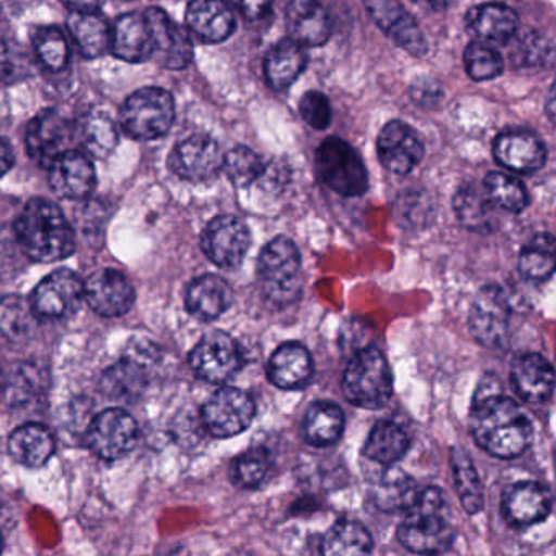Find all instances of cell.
Returning <instances> with one entry per match:
<instances>
[{
	"mask_svg": "<svg viewBox=\"0 0 556 556\" xmlns=\"http://www.w3.org/2000/svg\"><path fill=\"white\" fill-rule=\"evenodd\" d=\"M470 431L475 442L497 458L519 457L533 438L529 416L514 400L503 395L494 376L483 377L475 392Z\"/></svg>",
	"mask_w": 556,
	"mask_h": 556,
	"instance_id": "1",
	"label": "cell"
},
{
	"mask_svg": "<svg viewBox=\"0 0 556 556\" xmlns=\"http://www.w3.org/2000/svg\"><path fill=\"white\" fill-rule=\"evenodd\" d=\"M15 237L25 256L37 263L60 262L76 250V236L63 211L43 198L28 201L15 220Z\"/></svg>",
	"mask_w": 556,
	"mask_h": 556,
	"instance_id": "2",
	"label": "cell"
},
{
	"mask_svg": "<svg viewBox=\"0 0 556 556\" xmlns=\"http://www.w3.org/2000/svg\"><path fill=\"white\" fill-rule=\"evenodd\" d=\"M396 536L406 549L419 555H435L451 548L455 530L447 500L439 488L419 491L415 503L406 509Z\"/></svg>",
	"mask_w": 556,
	"mask_h": 556,
	"instance_id": "3",
	"label": "cell"
},
{
	"mask_svg": "<svg viewBox=\"0 0 556 556\" xmlns=\"http://www.w3.org/2000/svg\"><path fill=\"white\" fill-rule=\"evenodd\" d=\"M258 282L266 301L276 307L294 304L302 292V260L288 237H276L260 253Z\"/></svg>",
	"mask_w": 556,
	"mask_h": 556,
	"instance_id": "4",
	"label": "cell"
},
{
	"mask_svg": "<svg viewBox=\"0 0 556 556\" xmlns=\"http://www.w3.org/2000/svg\"><path fill=\"white\" fill-rule=\"evenodd\" d=\"M343 392L353 405L379 409L393 393V377L382 351L369 346L357 351L343 376Z\"/></svg>",
	"mask_w": 556,
	"mask_h": 556,
	"instance_id": "5",
	"label": "cell"
},
{
	"mask_svg": "<svg viewBox=\"0 0 556 556\" xmlns=\"http://www.w3.org/2000/svg\"><path fill=\"white\" fill-rule=\"evenodd\" d=\"M175 119L174 97L159 87H146L123 103L119 123L139 141H154L170 131Z\"/></svg>",
	"mask_w": 556,
	"mask_h": 556,
	"instance_id": "6",
	"label": "cell"
},
{
	"mask_svg": "<svg viewBox=\"0 0 556 556\" xmlns=\"http://www.w3.org/2000/svg\"><path fill=\"white\" fill-rule=\"evenodd\" d=\"M315 167L320 180L343 197H359L369 185L363 159L340 138L321 142L315 155Z\"/></svg>",
	"mask_w": 556,
	"mask_h": 556,
	"instance_id": "7",
	"label": "cell"
},
{
	"mask_svg": "<svg viewBox=\"0 0 556 556\" xmlns=\"http://www.w3.org/2000/svg\"><path fill=\"white\" fill-rule=\"evenodd\" d=\"M138 422L122 408L99 413L90 422L86 435L90 451L106 462L126 457L138 444Z\"/></svg>",
	"mask_w": 556,
	"mask_h": 556,
	"instance_id": "8",
	"label": "cell"
},
{
	"mask_svg": "<svg viewBox=\"0 0 556 556\" xmlns=\"http://www.w3.org/2000/svg\"><path fill=\"white\" fill-rule=\"evenodd\" d=\"M510 307L500 286H484L475 295L468 315V327L478 343L486 348H504L509 341Z\"/></svg>",
	"mask_w": 556,
	"mask_h": 556,
	"instance_id": "9",
	"label": "cell"
},
{
	"mask_svg": "<svg viewBox=\"0 0 556 556\" xmlns=\"http://www.w3.org/2000/svg\"><path fill=\"white\" fill-rule=\"evenodd\" d=\"M255 413V403L249 393L224 387L204 403L201 419L211 435L227 439L249 429Z\"/></svg>",
	"mask_w": 556,
	"mask_h": 556,
	"instance_id": "10",
	"label": "cell"
},
{
	"mask_svg": "<svg viewBox=\"0 0 556 556\" xmlns=\"http://www.w3.org/2000/svg\"><path fill=\"white\" fill-rule=\"evenodd\" d=\"M239 344L224 331H211L201 338L190 354V366L200 379L210 383H226L242 367Z\"/></svg>",
	"mask_w": 556,
	"mask_h": 556,
	"instance_id": "11",
	"label": "cell"
},
{
	"mask_svg": "<svg viewBox=\"0 0 556 556\" xmlns=\"http://www.w3.org/2000/svg\"><path fill=\"white\" fill-rule=\"evenodd\" d=\"M84 301V282L71 269H58L41 279L30 302L38 317L66 320L79 312Z\"/></svg>",
	"mask_w": 556,
	"mask_h": 556,
	"instance_id": "12",
	"label": "cell"
},
{
	"mask_svg": "<svg viewBox=\"0 0 556 556\" xmlns=\"http://www.w3.org/2000/svg\"><path fill=\"white\" fill-rule=\"evenodd\" d=\"M252 245L249 227L236 216H217L201 236V247L214 265L237 269Z\"/></svg>",
	"mask_w": 556,
	"mask_h": 556,
	"instance_id": "13",
	"label": "cell"
},
{
	"mask_svg": "<svg viewBox=\"0 0 556 556\" xmlns=\"http://www.w3.org/2000/svg\"><path fill=\"white\" fill-rule=\"evenodd\" d=\"M84 299L100 317L115 318L131 311L136 292L122 271L105 268L93 273L84 282Z\"/></svg>",
	"mask_w": 556,
	"mask_h": 556,
	"instance_id": "14",
	"label": "cell"
},
{
	"mask_svg": "<svg viewBox=\"0 0 556 556\" xmlns=\"http://www.w3.org/2000/svg\"><path fill=\"white\" fill-rule=\"evenodd\" d=\"M47 168L51 188L64 200H86L96 190V167L86 152L66 149Z\"/></svg>",
	"mask_w": 556,
	"mask_h": 556,
	"instance_id": "15",
	"label": "cell"
},
{
	"mask_svg": "<svg viewBox=\"0 0 556 556\" xmlns=\"http://www.w3.org/2000/svg\"><path fill=\"white\" fill-rule=\"evenodd\" d=\"M377 27L412 56H422L428 51L425 35L419 30L415 18L409 17L400 0H364Z\"/></svg>",
	"mask_w": 556,
	"mask_h": 556,
	"instance_id": "16",
	"label": "cell"
},
{
	"mask_svg": "<svg viewBox=\"0 0 556 556\" xmlns=\"http://www.w3.org/2000/svg\"><path fill=\"white\" fill-rule=\"evenodd\" d=\"M74 139V126L56 110L38 113L27 128V152L38 164L48 167L54 157L66 151Z\"/></svg>",
	"mask_w": 556,
	"mask_h": 556,
	"instance_id": "17",
	"label": "cell"
},
{
	"mask_svg": "<svg viewBox=\"0 0 556 556\" xmlns=\"http://www.w3.org/2000/svg\"><path fill=\"white\" fill-rule=\"evenodd\" d=\"M553 496L545 484L520 481L504 491L501 513L509 526L516 529L542 522L552 513Z\"/></svg>",
	"mask_w": 556,
	"mask_h": 556,
	"instance_id": "18",
	"label": "cell"
},
{
	"mask_svg": "<svg viewBox=\"0 0 556 556\" xmlns=\"http://www.w3.org/2000/svg\"><path fill=\"white\" fill-rule=\"evenodd\" d=\"M172 172L188 181H206L223 168L224 155L214 139L191 136L170 154Z\"/></svg>",
	"mask_w": 556,
	"mask_h": 556,
	"instance_id": "19",
	"label": "cell"
},
{
	"mask_svg": "<svg viewBox=\"0 0 556 556\" xmlns=\"http://www.w3.org/2000/svg\"><path fill=\"white\" fill-rule=\"evenodd\" d=\"M144 15L154 37L152 58L167 70H185L193 60V45L187 31L178 27L162 9H149Z\"/></svg>",
	"mask_w": 556,
	"mask_h": 556,
	"instance_id": "20",
	"label": "cell"
},
{
	"mask_svg": "<svg viewBox=\"0 0 556 556\" xmlns=\"http://www.w3.org/2000/svg\"><path fill=\"white\" fill-rule=\"evenodd\" d=\"M377 152L387 170L396 175H408L421 162L425 148L408 125L390 122L380 131Z\"/></svg>",
	"mask_w": 556,
	"mask_h": 556,
	"instance_id": "21",
	"label": "cell"
},
{
	"mask_svg": "<svg viewBox=\"0 0 556 556\" xmlns=\"http://www.w3.org/2000/svg\"><path fill=\"white\" fill-rule=\"evenodd\" d=\"M494 157L507 170L532 174L545 164L546 149L532 132L507 131L494 141Z\"/></svg>",
	"mask_w": 556,
	"mask_h": 556,
	"instance_id": "22",
	"label": "cell"
},
{
	"mask_svg": "<svg viewBox=\"0 0 556 556\" xmlns=\"http://www.w3.org/2000/svg\"><path fill=\"white\" fill-rule=\"evenodd\" d=\"M116 58L139 64L154 56V37L144 14H126L112 28V47Z\"/></svg>",
	"mask_w": 556,
	"mask_h": 556,
	"instance_id": "23",
	"label": "cell"
},
{
	"mask_svg": "<svg viewBox=\"0 0 556 556\" xmlns=\"http://www.w3.org/2000/svg\"><path fill=\"white\" fill-rule=\"evenodd\" d=\"M286 21L292 40L302 47H321L330 38V15L320 0H291Z\"/></svg>",
	"mask_w": 556,
	"mask_h": 556,
	"instance_id": "24",
	"label": "cell"
},
{
	"mask_svg": "<svg viewBox=\"0 0 556 556\" xmlns=\"http://www.w3.org/2000/svg\"><path fill=\"white\" fill-rule=\"evenodd\" d=\"M514 392L529 403H542L555 389L553 366L540 354H523L514 361L510 369Z\"/></svg>",
	"mask_w": 556,
	"mask_h": 556,
	"instance_id": "25",
	"label": "cell"
},
{
	"mask_svg": "<svg viewBox=\"0 0 556 556\" xmlns=\"http://www.w3.org/2000/svg\"><path fill=\"white\" fill-rule=\"evenodd\" d=\"M314 374L311 353L301 343L281 344L269 357L268 379L282 390H298L307 386Z\"/></svg>",
	"mask_w": 556,
	"mask_h": 556,
	"instance_id": "26",
	"label": "cell"
},
{
	"mask_svg": "<svg viewBox=\"0 0 556 556\" xmlns=\"http://www.w3.org/2000/svg\"><path fill=\"white\" fill-rule=\"evenodd\" d=\"M187 25L201 41L220 43L232 35L236 18L224 0H191Z\"/></svg>",
	"mask_w": 556,
	"mask_h": 556,
	"instance_id": "27",
	"label": "cell"
},
{
	"mask_svg": "<svg viewBox=\"0 0 556 556\" xmlns=\"http://www.w3.org/2000/svg\"><path fill=\"white\" fill-rule=\"evenodd\" d=\"M232 304V289L226 279L216 275H204L193 279L185 295L187 311L201 321L219 318Z\"/></svg>",
	"mask_w": 556,
	"mask_h": 556,
	"instance_id": "28",
	"label": "cell"
},
{
	"mask_svg": "<svg viewBox=\"0 0 556 556\" xmlns=\"http://www.w3.org/2000/svg\"><path fill=\"white\" fill-rule=\"evenodd\" d=\"M471 37L484 43H506L517 31V15L504 4H483L467 14Z\"/></svg>",
	"mask_w": 556,
	"mask_h": 556,
	"instance_id": "29",
	"label": "cell"
},
{
	"mask_svg": "<svg viewBox=\"0 0 556 556\" xmlns=\"http://www.w3.org/2000/svg\"><path fill=\"white\" fill-rule=\"evenodd\" d=\"M56 442L53 432L43 425L28 422L15 429L9 439V452L17 464L38 468L53 457Z\"/></svg>",
	"mask_w": 556,
	"mask_h": 556,
	"instance_id": "30",
	"label": "cell"
},
{
	"mask_svg": "<svg viewBox=\"0 0 556 556\" xmlns=\"http://www.w3.org/2000/svg\"><path fill=\"white\" fill-rule=\"evenodd\" d=\"M305 66H307V54L301 43L292 38L278 41L266 54V80L273 89L282 92L299 79Z\"/></svg>",
	"mask_w": 556,
	"mask_h": 556,
	"instance_id": "31",
	"label": "cell"
},
{
	"mask_svg": "<svg viewBox=\"0 0 556 556\" xmlns=\"http://www.w3.org/2000/svg\"><path fill=\"white\" fill-rule=\"evenodd\" d=\"M74 139L89 157L106 159L118 146V129L105 113L90 112L74 125Z\"/></svg>",
	"mask_w": 556,
	"mask_h": 556,
	"instance_id": "32",
	"label": "cell"
},
{
	"mask_svg": "<svg viewBox=\"0 0 556 556\" xmlns=\"http://www.w3.org/2000/svg\"><path fill=\"white\" fill-rule=\"evenodd\" d=\"M148 386V361L138 351L123 357L103 376V390L113 399L132 400Z\"/></svg>",
	"mask_w": 556,
	"mask_h": 556,
	"instance_id": "33",
	"label": "cell"
},
{
	"mask_svg": "<svg viewBox=\"0 0 556 556\" xmlns=\"http://www.w3.org/2000/svg\"><path fill=\"white\" fill-rule=\"evenodd\" d=\"M67 30L84 56H103L112 47V28L97 12H73L67 21Z\"/></svg>",
	"mask_w": 556,
	"mask_h": 556,
	"instance_id": "34",
	"label": "cell"
},
{
	"mask_svg": "<svg viewBox=\"0 0 556 556\" xmlns=\"http://www.w3.org/2000/svg\"><path fill=\"white\" fill-rule=\"evenodd\" d=\"M418 494L416 481L393 465L387 467L386 473L372 488L374 504L383 513H399V510L408 509L415 503Z\"/></svg>",
	"mask_w": 556,
	"mask_h": 556,
	"instance_id": "35",
	"label": "cell"
},
{
	"mask_svg": "<svg viewBox=\"0 0 556 556\" xmlns=\"http://www.w3.org/2000/svg\"><path fill=\"white\" fill-rule=\"evenodd\" d=\"M40 320L30 299L12 294L0 301V333L12 343L30 341L37 333Z\"/></svg>",
	"mask_w": 556,
	"mask_h": 556,
	"instance_id": "36",
	"label": "cell"
},
{
	"mask_svg": "<svg viewBox=\"0 0 556 556\" xmlns=\"http://www.w3.org/2000/svg\"><path fill=\"white\" fill-rule=\"evenodd\" d=\"M344 431V413L331 402H315L308 406L304 418L305 441L314 447H328Z\"/></svg>",
	"mask_w": 556,
	"mask_h": 556,
	"instance_id": "37",
	"label": "cell"
},
{
	"mask_svg": "<svg viewBox=\"0 0 556 556\" xmlns=\"http://www.w3.org/2000/svg\"><path fill=\"white\" fill-rule=\"evenodd\" d=\"M409 448V438L402 426L379 421L374 426L364 445V455L376 464L389 467L396 464Z\"/></svg>",
	"mask_w": 556,
	"mask_h": 556,
	"instance_id": "38",
	"label": "cell"
},
{
	"mask_svg": "<svg viewBox=\"0 0 556 556\" xmlns=\"http://www.w3.org/2000/svg\"><path fill=\"white\" fill-rule=\"evenodd\" d=\"M372 548V536L356 520H338L321 540V553L327 556L369 555Z\"/></svg>",
	"mask_w": 556,
	"mask_h": 556,
	"instance_id": "39",
	"label": "cell"
},
{
	"mask_svg": "<svg viewBox=\"0 0 556 556\" xmlns=\"http://www.w3.org/2000/svg\"><path fill=\"white\" fill-rule=\"evenodd\" d=\"M555 269V239L552 233H536L519 256V273L527 281H545Z\"/></svg>",
	"mask_w": 556,
	"mask_h": 556,
	"instance_id": "40",
	"label": "cell"
},
{
	"mask_svg": "<svg viewBox=\"0 0 556 556\" xmlns=\"http://www.w3.org/2000/svg\"><path fill=\"white\" fill-rule=\"evenodd\" d=\"M451 460L455 488H457L462 506L468 514L480 513L484 504L483 484L475 470L473 462L468 457L467 452L458 447L452 451Z\"/></svg>",
	"mask_w": 556,
	"mask_h": 556,
	"instance_id": "41",
	"label": "cell"
},
{
	"mask_svg": "<svg viewBox=\"0 0 556 556\" xmlns=\"http://www.w3.org/2000/svg\"><path fill=\"white\" fill-rule=\"evenodd\" d=\"M455 213L467 229L473 232H491L494 229L493 204L486 194L475 188L465 187L454 201Z\"/></svg>",
	"mask_w": 556,
	"mask_h": 556,
	"instance_id": "42",
	"label": "cell"
},
{
	"mask_svg": "<svg viewBox=\"0 0 556 556\" xmlns=\"http://www.w3.org/2000/svg\"><path fill=\"white\" fill-rule=\"evenodd\" d=\"M483 188L490 203L507 213H522L529 203L526 188L510 175L500 174V172L488 174Z\"/></svg>",
	"mask_w": 556,
	"mask_h": 556,
	"instance_id": "43",
	"label": "cell"
},
{
	"mask_svg": "<svg viewBox=\"0 0 556 556\" xmlns=\"http://www.w3.org/2000/svg\"><path fill=\"white\" fill-rule=\"evenodd\" d=\"M271 467V457L266 448H250L240 454L230 465V480L243 490L260 486Z\"/></svg>",
	"mask_w": 556,
	"mask_h": 556,
	"instance_id": "44",
	"label": "cell"
},
{
	"mask_svg": "<svg viewBox=\"0 0 556 556\" xmlns=\"http://www.w3.org/2000/svg\"><path fill=\"white\" fill-rule=\"evenodd\" d=\"M35 51L45 67L60 73L70 64L71 50L66 35L58 27H43L35 34Z\"/></svg>",
	"mask_w": 556,
	"mask_h": 556,
	"instance_id": "45",
	"label": "cell"
},
{
	"mask_svg": "<svg viewBox=\"0 0 556 556\" xmlns=\"http://www.w3.org/2000/svg\"><path fill=\"white\" fill-rule=\"evenodd\" d=\"M465 70L468 76L478 83L496 79L503 74L504 63L501 54L490 43L473 41L464 53Z\"/></svg>",
	"mask_w": 556,
	"mask_h": 556,
	"instance_id": "46",
	"label": "cell"
},
{
	"mask_svg": "<svg viewBox=\"0 0 556 556\" xmlns=\"http://www.w3.org/2000/svg\"><path fill=\"white\" fill-rule=\"evenodd\" d=\"M223 168L227 172L230 181L240 188L250 187L265 174V164L262 159L252 149L243 146L232 149L224 157Z\"/></svg>",
	"mask_w": 556,
	"mask_h": 556,
	"instance_id": "47",
	"label": "cell"
},
{
	"mask_svg": "<svg viewBox=\"0 0 556 556\" xmlns=\"http://www.w3.org/2000/svg\"><path fill=\"white\" fill-rule=\"evenodd\" d=\"M43 389V376H41L40 370L25 364V366L18 369L17 376H15L11 382H8L5 392L11 393L14 402L15 400H17V402H27L28 399L31 400L41 396Z\"/></svg>",
	"mask_w": 556,
	"mask_h": 556,
	"instance_id": "48",
	"label": "cell"
},
{
	"mask_svg": "<svg viewBox=\"0 0 556 556\" xmlns=\"http://www.w3.org/2000/svg\"><path fill=\"white\" fill-rule=\"evenodd\" d=\"M302 118L314 129H325L331 122V106L320 92H307L299 103Z\"/></svg>",
	"mask_w": 556,
	"mask_h": 556,
	"instance_id": "49",
	"label": "cell"
},
{
	"mask_svg": "<svg viewBox=\"0 0 556 556\" xmlns=\"http://www.w3.org/2000/svg\"><path fill=\"white\" fill-rule=\"evenodd\" d=\"M413 102L421 109H432L441 102L442 90L439 84L431 77H419L409 89Z\"/></svg>",
	"mask_w": 556,
	"mask_h": 556,
	"instance_id": "50",
	"label": "cell"
},
{
	"mask_svg": "<svg viewBox=\"0 0 556 556\" xmlns=\"http://www.w3.org/2000/svg\"><path fill=\"white\" fill-rule=\"evenodd\" d=\"M230 2L249 21L265 17L266 12L271 8V0H230Z\"/></svg>",
	"mask_w": 556,
	"mask_h": 556,
	"instance_id": "51",
	"label": "cell"
},
{
	"mask_svg": "<svg viewBox=\"0 0 556 556\" xmlns=\"http://www.w3.org/2000/svg\"><path fill=\"white\" fill-rule=\"evenodd\" d=\"M15 155L11 144L4 138H0V178L8 175L14 167Z\"/></svg>",
	"mask_w": 556,
	"mask_h": 556,
	"instance_id": "52",
	"label": "cell"
},
{
	"mask_svg": "<svg viewBox=\"0 0 556 556\" xmlns=\"http://www.w3.org/2000/svg\"><path fill=\"white\" fill-rule=\"evenodd\" d=\"M73 12H97L102 8L103 0H61Z\"/></svg>",
	"mask_w": 556,
	"mask_h": 556,
	"instance_id": "53",
	"label": "cell"
},
{
	"mask_svg": "<svg viewBox=\"0 0 556 556\" xmlns=\"http://www.w3.org/2000/svg\"><path fill=\"white\" fill-rule=\"evenodd\" d=\"M413 2L421 5V8L429 9V11H441V9L451 4V0H413Z\"/></svg>",
	"mask_w": 556,
	"mask_h": 556,
	"instance_id": "54",
	"label": "cell"
},
{
	"mask_svg": "<svg viewBox=\"0 0 556 556\" xmlns=\"http://www.w3.org/2000/svg\"><path fill=\"white\" fill-rule=\"evenodd\" d=\"M9 71V51L4 40L0 38V79L8 74Z\"/></svg>",
	"mask_w": 556,
	"mask_h": 556,
	"instance_id": "55",
	"label": "cell"
},
{
	"mask_svg": "<svg viewBox=\"0 0 556 556\" xmlns=\"http://www.w3.org/2000/svg\"><path fill=\"white\" fill-rule=\"evenodd\" d=\"M5 387H8V380H5L4 370L0 367V396L4 395Z\"/></svg>",
	"mask_w": 556,
	"mask_h": 556,
	"instance_id": "56",
	"label": "cell"
},
{
	"mask_svg": "<svg viewBox=\"0 0 556 556\" xmlns=\"http://www.w3.org/2000/svg\"><path fill=\"white\" fill-rule=\"evenodd\" d=\"M4 549V540H2V535H0V553Z\"/></svg>",
	"mask_w": 556,
	"mask_h": 556,
	"instance_id": "57",
	"label": "cell"
}]
</instances>
